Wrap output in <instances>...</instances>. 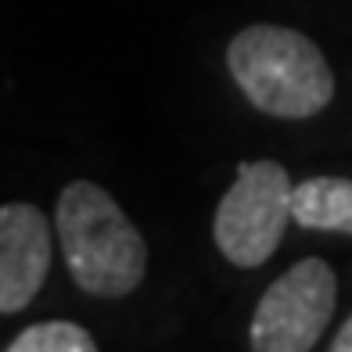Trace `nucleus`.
I'll return each mask as SVG.
<instances>
[{
    "label": "nucleus",
    "instance_id": "nucleus-8",
    "mask_svg": "<svg viewBox=\"0 0 352 352\" xmlns=\"http://www.w3.org/2000/svg\"><path fill=\"white\" fill-rule=\"evenodd\" d=\"M327 349H331V352H352V316L338 327V334L331 338V345H327Z\"/></svg>",
    "mask_w": 352,
    "mask_h": 352
},
{
    "label": "nucleus",
    "instance_id": "nucleus-6",
    "mask_svg": "<svg viewBox=\"0 0 352 352\" xmlns=\"http://www.w3.org/2000/svg\"><path fill=\"white\" fill-rule=\"evenodd\" d=\"M292 219L302 230H327L352 237V180L349 176H309L292 195Z\"/></svg>",
    "mask_w": 352,
    "mask_h": 352
},
{
    "label": "nucleus",
    "instance_id": "nucleus-1",
    "mask_svg": "<svg viewBox=\"0 0 352 352\" xmlns=\"http://www.w3.org/2000/svg\"><path fill=\"white\" fill-rule=\"evenodd\" d=\"M54 230L69 277L94 298H126L148 277V241L104 187L72 180L58 195Z\"/></svg>",
    "mask_w": 352,
    "mask_h": 352
},
{
    "label": "nucleus",
    "instance_id": "nucleus-2",
    "mask_svg": "<svg viewBox=\"0 0 352 352\" xmlns=\"http://www.w3.org/2000/svg\"><path fill=\"white\" fill-rule=\"evenodd\" d=\"M227 69L252 108L274 119L320 116L334 98L324 51L292 25L255 22L227 47Z\"/></svg>",
    "mask_w": 352,
    "mask_h": 352
},
{
    "label": "nucleus",
    "instance_id": "nucleus-5",
    "mask_svg": "<svg viewBox=\"0 0 352 352\" xmlns=\"http://www.w3.org/2000/svg\"><path fill=\"white\" fill-rule=\"evenodd\" d=\"M51 219L29 201L0 205V313H22L51 274Z\"/></svg>",
    "mask_w": 352,
    "mask_h": 352
},
{
    "label": "nucleus",
    "instance_id": "nucleus-7",
    "mask_svg": "<svg viewBox=\"0 0 352 352\" xmlns=\"http://www.w3.org/2000/svg\"><path fill=\"white\" fill-rule=\"evenodd\" d=\"M98 342L87 327L72 324V320H43L19 331L8 342V352H94Z\"/></svg>",
    "mask_w": 352,
    "mask_h": 352
},
{
    "label": "nucleus",
    "instance_id": "nucleus-4",
    "mask_svg": "<svg viewBox=\"0 0 352 352\" xmlns=\"http://www.w3.org/2000/svg\"><path fill=\"white\" fill-rule=\"evenodd\" d=\"M338 306V277L334 270L309 255L263 292L252 313L248 345L255 352H309Z\"/></svg>",
    "mask_w": 352,
    "mask_h": 352
},
{
    "label": "nucleus",
    "instance_id": "nucleus-3",
    "mask_svg": "<svg viewBox=\"0 0 352 352\" xmlns=\"http://www.w3.org/2000/svg\"><path fill=\"white\" fill-rule=\"evenodd\" d=\"M292 195H295L292 176L274 158L237 166L234 184L223 195L212 219V237L223 259L234 263L237 270L263 266L277 252L287 223H295Z\"/></svg>",
    "mask_w": 352,
    "mask_h": 352
}]
</instances>
